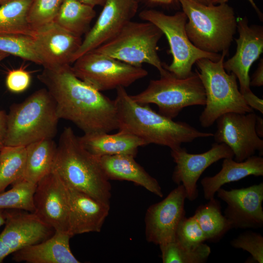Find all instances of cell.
Wrapping results in <instances>:
<instances>
[{
    "label": "cell",
    "mask_w": 263,
    "mask_h": 263,
    "mask_svg": "<svg viewBox=\"0 0 263 263\" xmlns=\"http://www.w3.org/2000/svg\"><path fill=\"white\" fill-rule=\"evenodd\" d=\"M38 78L53 98L59 119L72 122L84 133L118 130L114 100L78 78L71 65L44 68Z\"/></svg>",
    "instance_id": "6da1fadb"
},
{
    "label": "cell",
    "mask_w": 263,
    "mask_h": 263,
    "mask_svg": "<svg viewBox=\"0 0 263 263\" xmlns=\"http://www.w3.org/2000/svg\"><path fill=\"white\" fill-rule=\"evenodd\" d=\"M114 101L118 130L137 136L146 145L154 144L174 150L183 143L213 136L212 133L198 131L186 122L174 121L156 112L149 105L136 102L124 87L116 89Z\"/></svg>",
    "instance_id": "7a4b0ae2"
},
{
    "label": "cell",
    "mask_w": 263,
    "mask_h": 263,
    "mask_svg": "<svg viewBox=\"0 0 263 263\" xmlns=\"http://www.w3.org/2000/svg\"><path fill=\"white\" fill-rule=\"evenodd\" d=\"M53 170L67 186L110 204L112 187L98 157L82 146L70 127L60 135Z\"/></svg>",
    "instance_id": "3957f363"
},
{
    "label": "cell",
    "mask_w": 263,
    "mask_h": 263,
    "mask_svg": "<svg viewBox=\"0 0 263 263\" xmlns=\"http://www.w3.org/2000/svg\"><path fill=\"white\" fill-rule=\"evenodd\" d=\"M59 119L50 94L46 88L40 89L10 107L4 146H26L40 140L53 139Z\"/></svg>",
    "instance_id": "277c9868"
},
{
    "label": "cell",
    "mask_w": 263,
    "mask_h": 263,
    "mask_svg": "<svg viewBox=\"0 0 263 263\" xmlns=\"http://www.w3.org/2000/svg\"><path fill=\"white\" fill-rule=\"evenodd\" d=\"M186 15L187 35L199 49L219 54L227 51L237 30L233 8L226 3L206 5L192 0H178Z\"/></svg>",
    "instance_id": "5b68a950"
},
{
    "label": "cell",
    "mask_w": 263,
    "mask_h": 263,
    "mask_svg": "<svg viewBox=\"0 0 263 263\" xmlns=\"http://www.w3.org/2000/svg\"><path fill=\"white\" fill-rule=\"evenodd\" d=\"M227 53L223 51L217 61L203 58L195 63L198 68L195 71L206 94L205 107L199 119L204 128L212 126L219 117L226 113L253 112L238 89L236 75L226 72L224 67V58Z\"/></svg>",
    "instance_id": "8992f818"
},
{
    "label": "cell",
    "mask_w": 263,
    "mask_h": 263,
    "mask_svg": "<svg viewBox=\"0 0 263 263\" xmlns=\"http://www.w3.org/2000/svg\"><path fill=\"white\" fill-rule=\"evenodd\" d=\"M163 35L151 22L131 21L115 36L93 50L134 66L149 64L163 75L168 71L157 54V44Z\"/></svg>",
    "instance_id": "52a82bcc"
},
{
    "label": "cell",
    "mask_w": 263,
    "mask_h": 263,
    "mask_svg": "<svg viewBox=\"0 0 263 263\" xmlns=\"http://www.w3.org/2000/svg\"><path fill=\"white\" fill-rule=\"evenodd\" d=\"M131 96L139 104H155L158 113L172 119L186 107L205 106L206 103L204 88L196 71L183 78L168 71L159 79L150 80L142 92Z\"/></svg>",
    "instance_id": "ba28073f"
},
{
    "label": "cell",
    "mask_w": 263,
    "mask_h": 263,
    "mask_svg": "<svg viewBox=\"0 0 263 263\" xmlns=\"http://www.w3.org/2000/svg\"><path fill=\"white\" fill-rule=\"evenodd\" d=\"M139 17L156 26L166 37L172 61L169 65L163 63V66L176 77L189 76L192 73V66L199 59L206 58L214 61L220 59L222 55L203 51L191 43L186 33L188 18L183 11L168 15L154 9H146Z\"/></svg>",
    "instance_id": "9c48e42d"
},
{
    "label": "cell",
    "mask_w": 263,
    "mask_h": 263,
    "mask_svg": "<svg viewBox=\"0 0 263 263\" xmlns=\"http://www.w3.org/2000/svg\"><path fill=\"white\" fill-rule=\"evenodd\" d=\"M72 69L80 79L98 91L127 87L146 76L142 66L132 65L92 50L73 63Z\"/></svg>",
    "instance_id": "30bf717a"
},
{
    "label": "cell",
    "mask_w": 263,
    "mask_h": 263,
    "mask_svg": "<svg viewBox=\"0 0 263 263\" xmlns=\"http://www.w3.org/2000/svg\"><path fill=\"white\" fill-rule=\"evenodd\" d=\"M257 115L254 112L246 113H228L216 121L217 130L213 134L215 142L224 143L233 151L234 159L242 162L254 155L257 150L263 154V140L257 134Z\"/></svg>",
    "instance_id": "8fae6325"
},
{
    "label": "cell",
    "mask_w": 263,
    "mask_h": 263,
    "mask_svg": "<svg viewBox=\"0 0 263 263\" xmlns=\"http://www.w3.org/2000/svg\"><path fill=\"white\" fill-rule=\"evenodd\" d=\"M5 210V226L0 234V263L10 254L42 242L55 232L35 212Z\"/></svg>",
    "instance_id": "7c38bea8"
},
{
    "label": "cell",
    "mask_w": 263,
    "mask_h": 263,
    "mask_svg": "<svg viewBox=\"0 0 263 263\" xmlns=\"http://www.w3.org/2000/svg\"><path fill=\"white\" fill-rule=\"evenodd\" d=\"M187 194L179 185L162 201L151 205L145 217V236L148 242L161 245L175 240L177 227L185 217Z\"/></svg>",
    "instance_id": "4fadbf2b"
},
{
    "label": "cell",
    "mask_w": 263,
    "mask_h": 263,
    "mask_svg": "<svg viewBox=\"0 0 263 263\" xmlns=\"http://www.w3.org/2000/svg\"><path fill=\"white\" fill-rule=\"evenodd\" d=\"M34 212L55 231L68 233L69 201L67 185L54 170L37 184Z\"/></svg>",
    "instance_id": "5bb4252c"
},
{
    "label": "cell",
    "mask_w": 263,
    "mask_h": 263,
    "mask_svg": "<svg viewBox=\"0 0 263 263\" xmlns=\"http://www.w3.org/2000/svg\"><path fill=\"white\" fill-rule=\"evenodd\" d=\"M140 0H106L95 23L82 40L72 63L115 36L136 15Z\"/></svg>",
    "instance_id": "9a60e30c"
},
{
    "label": "cell",
    "mask_w": 263,
    "mask_h": 263,
    "mask_svg": "<svg viewBox=\"0 0 263 263\" xmlns=\"http://www.w3.org/2000/svg\"><path fill=\"white\" fill-rule=\"evenodd\" d=\"M170 155L176 164L172 180L177 185L184 186L187 199L190 201L198 196L197 182L206 169L221 159L234 158L233 151L228 146L216 142L212 145L211 149L202 153H189L181 147L171 150Z\"/></svg>",
    "instance_id": "2e32d148"
},
{
    "label": "cell",
    "mask_w": 263,
    "mask_h": 263,
    "mask_svg": "<svg viewBox=\"0 0 263 263\" xmlns=\"http://www.w3.org/2000/svg\"><path fill=\"white\" fill-rule=\"evenodd\" d=\"M32 37L41 65L47 69L71 65L82 41L54 21L34 30Z\"/></svg>",
    "instance_id": "e0dca14e"
},
{
    "label": "cell",
    "mask_w": 263,
    "mask_h": 263,
    "mask_svg": "<svg viewBox=\"0 0 263 263\" xmlns=\"http://www.w3.org/2000/svg\"><path fill=\"white\" fill-rule=\"evenodd\" d=\"M217 197L227 207L224 216L233 228H258L263 225V183L227 190L222 188Z\"/></svg>",
    "instance_id": "ac0fdd59"
},
{
    "label": "cell",
    "mask_w": 263,
    "mask_h": 263,
    "mask_svg": "<svg viewBox=\"0 0 263 263\" xmlns=\"http://www.w3.org/2000/svg\"><path fill=\"white\" fill-rule=\"evenodd\" d=\"M239 37L235 39L237 49L235 55L224 61L223 66L228 73L234 74L238 79L240 91L243 96L252 93L250 88L249 72L252 64L263 51V28L248 25L246 17L237 20Z\"/></svg>",
    "instance_id": "d6986e66"
},
{
    "label": "cell",
    "mask_w": 263,
    "mask_h": 263,
    "mask_svg": "<svg viewBox=\"0 0 263 263\" xmlns=\"http://www.w3.org/2000/svg\"><path fill=\"white\" fill-rule=\"evenodd\" d=\"M69 201L68 234L99 232L109 215L110 205L68 186Z\"/></svg>",
    "instance_id": "ffe728a7"
},
{
    "label": "cell",
    "mask_w": 263,
    "mask_h": 263,
    "mask_svg": "<svg viewBox=\"0 0 263 263\" xmlns=\"http://www.w3.org/2000/svg\"><path fill=\"white\" fill-rule=\"evenodd\" d=\"M71 238L68 233L55 231L46 240L14 252L13 260L28 263H79L70 247Z\"/></svg>",
    "instance_id": "44dd1931"
},
{
    "label": "cell",
    "mask_w": 263,
    "mask_h": 263,
    "mask_svg": "<svg viewBox=\"0 0 263 263\" xmlns=\"http://www.w3.org/2000/svg\"><path fill=\"white\" fill-rule=\"evenodd\" d=\"M134 157L131 155L119 154L102 156L98 158L109 180L132 182L162 197L163 193L158 182L134 160Z\"/></svg>",
    "instance_id": "7402d4cb"
},
{
    "label": "cell",
    "mask_w": 263,
    "mask_h": 263,
    "mask_svg": "<svg viewBox=\"0 0 263 263\" xmlns=\"http://www.w3.org/2000/svg\"><path fill=\"white\" fill-rule=\"evenodd\" d=\"M263 175V158L252 155L242 162L233 158L223 159L221 170L212 176H206L201 181L205 199L214 198L217 190L227 183L240 180L248 176Z\"/></svg>",
    "instance_id": "603a6c76"
},
{
    "label": "cell",
    "mask_w": 263,
    "mask_h": 263,
    "mask_svg": "<svg viewBox=\"0 0 263 263\" xmlns=\"http://www.w3.org/2000/svg\"><path fill=\"white\" fill-rule=\"evenodd\" d=\"M82 146L97 157L119 154L135 157L138 148L147 145L141 138L129 132L118 130L116 133L94 132L79 137Z\"/></svg>",
    "instance_id": "cb8c5ba5"
},
{
    "label": "cell",
    "mask_w": 263,
    "mask_h": 263,
    "mask_svg": "<svg viewBox=\"0 0 263 263\" xmlns=\"http://www.w3.org/2000/svg\"><path fill=\"white\" fill-rule=\"evenodd\" d=\"M26 157L22 179L34 184L53 170L57 144L53 139L40 140L26 146Z\"/></svg>",
    "instance_id": "d4e9b609"
},
{
    "label": "cell",
    "mask_w": 263,
    "mask_h": 263,
    "mask_svg": "<svg viewBox=\"0 0 263 263\" xmlns=\"http://www.w3.org/2000/svg\"><path fill=\"white\" fill-rule=\"evenodd\" d=\"M94 8L78 0H64L54 22L69 32L81 37L90 29L95 17Z\"/></svg>",
    "instance_id": "484cf974"
},
{
    "label": "cell",
    "mask_w": 263,
    "mask_h": 263,
    "mask_svg": "<svg viewBox=\"0 0 263 263\" xmlns=\"http://www.w3.org/2000/svg\"><path fill=\"white\" fill-rule=\"evenodd\" d=\"M33 0H14L0 6V36H31L27 20Z\"/></svg>",
    "instance_id": "4316f807"
},
{
    "label": "cell",
    "mask_w": 263,
    "mask_h": 263,
    "mask_svg": "<svg viewBox=\"0 0 263 263\" xmlns=\"http://www.w3.org/2000/svg\"><path fill=\"white\" fill-rule=\"evenodd\" d=\"M196 208L193 216L203 230L207 241L218 242L232 226L221 212L220 202L214 198Z\"/></svg>",
    "instance_id": "83f0119b"
},
{
    "label": "cell",
    "mask_w": 263,
    "mask_h": 263,
    "mask_svg": "<svg viewBox=\"0 0 263 263\" xmlns=\"http://www.w3.org/2000/svg\"><path fill=\"white\" fill-rule=\"evenodd\" d=\"M26 157V146H4L0 150V193L22 179Z\"/></svg>",
    "instance_id": "f1b7e54d"
},
{
    "label": "cell",
    "mask_w": 263,
    "mask_h": 263,
    "mask_svg": "<svg viewBox=\"0 0 263 263\" xmlns=\"http://www.w3.org/2000/svg\"><path fill=\"white\" fill-rule=\"evenodd\" d=\"M159 246L163 263H204L211 253L210 247L204 243L187 247L174 240Z\"/></svg>",
    "instance_id": "f546056e"
},
{
    "label": "cell",
    "mask_w": 263,
    "mask_h": 263,
    "mask_svg": "<svg viewBox=\"0 0 263 263\" xmlns=\"http://www.w3.org/2000/svg\"><path fill=\"white\" fill-rule=\"evenodd\" d=\"M11 189L0 193V209H14L34 212V196L37 184L19 180Z\"/></svg>",
    "instance_id": "4dcf8cb0"
},
{
    "label": "cell",
    "mask_w": 263,
    "mask_h": 263,
    "mask_svg": "<svg viewBox=\"0 0 263 263\" xmlns=\"http://www.w3.org/2000/svg\"><path fill=\"white\" fill-rule=\"evenodd\" d=\"M64 0H33L27 20L33 31L54 21Z\"/></svg>",
    "instance_id": "1f68e13d"
},
{
    "label": "cell",
    "mask_w": 263,
    "mask_h": 263,
    "mask_svg": "<svg viewBox=\"0 0 263 263\" xmlns=\"http://www.w3.org/2000/svg\"><path fill=\"white\" fill-rule=\"evenodd\" d=\"M0 51L41 65L31 36H0Z\"/></svg>",
    "instance_id": "d6a6232c"
},
{
    "label": "cell",
    "mask_w": 263,
    "mask_h": 263,
    "mask_svg": "<svg viewBox=\"0 0 263 263\" xmlns=\"http://www.w3.org/2000/svg\"><path fill=\"white\" fill-rule=\"evenodd\" d=\"M175 240L180 244L194 247L207 241L206 236L195 217H184L180 221Z\"/></svg>",
    "instance_id": "836d02e7"
},
{
    "label": "cell",
    "mask_w": 263,
    "mask_h": 263,
    "mask_svg": "<svg viewBox=\"0 0 263 263\" xmlns=\"http://www.w3.org/2000/svg\"><path fill=\"white\" fill-rule=\"evenodd\" d=\"M231 245L247 251L253 261L263 263V237L261 234L248 230L240 234L230 242Z\"/></svg>",
    "instance_id": "e575fe53"
},
{
    "label": "cell",
    "mask_w": 263,
    "mask_h": 263,
    "mask_svg": "<svg viewBox=\"0 0 263 263\" xmlns=\"http://www.w3.org/2000/svg\"><path fill=\"white\" fill-rule=\"evenodd\" d=\"M6 86L11 92L19 93L25 91L30 86L31 75L22 68L13 69L7 74Z\"/></svg>",
    "instance_id": "d590c367"
},
{
    "label": "cell",
    "mask_w": 263,
    "mask_h": 263,
    "mask_svg": "<svg viewBox=\"0 0 263 263\" xmlns=\"http://www.w3.org/2000/svg\"><path fill=\"white\" fill-rule=\"evenodd\" d=\"M244 98L252 109L259 111L263 113V100L256 96L253 92L244 95Z\"/></svg>",
    "instance_id": "8d00e7d4"
},
{
    "label": "cell",
    "mask_w": 263,
    "mask_h": 263,
    "mask_svg": "<svg viewBox=\"0 0 263 263\" xmlns=\"http://www.w3.org/2000/svg\"><path fill=\"white\" fill-rule=\"evenodd\" d=\"M263 85V61L262 59L250 80V85L260 87Z\"/></svg>",
    "instance_id": "74e56055"
},
{
    "label": "cell",
    "mask_w": 263,
    "mask_h": 263,
    "mask_svg": "<svg viewBox=\"0 0 263 263\" xmlns=\"http://www.w3.org/2000/svg\"><path fill=\"white\" fill-rule=\"evenodd\" d=\"M7 128V113L0 108V150L4 146Z\"/></svg>",
    "instance_id": "f35d334b"
},
{
    "label": "cell",
    "mask_w": 263,
    "mask_h": 263,
    "mask_svg": "<svg viewBox=\"0 0 263 263\" xmlns=\"http://www.w3.org/2000/svg\"><path fill=\"white\" fill-rule=\"evenodd\" d=\"M255 129L257 135L260 137H263V119L258 115L257 116Z\"/></svg>",
    "instance_id": "ab89813d"
},
{
    "label": "cell",
    "mask_w": 263,
    "mask_h": 263,
    "mask_svg": "<svg viewBox=\"0 0 263 263\" xmlns=\"http://www.w3.org/2000/svg\"><path fill=\"white\" fill-rule=\"evenodd\" d=\"M81 2L94 7L96 6H103L106 0H78Z\"/></svg>",
    "instance_id": "60d3db41"
},
{
    "label": "cell",
    "mask_w": 263,
    "mask_h": 263,
    "mask_svg": "<svg viewBox=\"0 0 263 263\" xmlns=\"http://www.w3.org/2000/svg\"><path fill=\"white\" fill-rule=\"evenodd\" d=\"M228 0H213V4H214V5H216V4H218L223 3H226V2ZM248 0L250 2V3L252 5V6L254 8V9L257 12L259 16H261L262 13H261L259 9H258V8L256 6V5L255 3L254 0Z\"/></svg>",
    "instance_id": "b9f144b4"
},
{
    "label": "cell",
    "mask_w": 263,
    "mask_h": 263,
    "mask_svg": "<svg viewBox=\"0 0 263 263\" xmlns=\"http://www.w3.org/2000/svg\"><path fill=\"white\" fill-rule=\"evenodd\" d=\"M6 218L5 210L0 209V227L4 224Z\"/></svg>",
    "instance_id": "7bdbcfd3"
},
{
    "label": "cell",
    "mask_w": 263,
    "mask_h": 263,
    "mask_svg": "<svg viewBox=\"0 0 263 263\" xmlns=\"http://www.w3.org/2000/svg\"><path fill=\"white\" fill-rule=\"evenodd\" d=\"M148 0L154 3L168 4H170L172 3L174 0Z\"/></svg>",
    "instance_id": "ee69618b"
},
{
    "label": "cell",
    "mask_w": 263,
    "mask_h": 263,
    "mask_svg": "<svg viewBox=\"0 0 263 263\" xmlns=\"http://www.w3.org/2000/svg\"><path fill=\"white\" fill-rule=\"evenodd\" d=\"M197 2L200 3L201 4L206 5H210L213 4V0H192Z\"/></svg>",
    "instance_id": "f6af8a7d"
},
{
    "label": "cell",
    "mask_w": 263,
    "mask_h": 263,
    "mask_svg": "<svg viewBox=\"0 0 263 263\" xmlns=\"http://www.w3.org/2000/svg\"><path fill=\"white\" fill-rule=\"evenodd\" d=\"M9 55H10L7 53L0 51V62L8 56Z\"/></svg>",
    "instance_id": "bcb514c9"
},
{
    "label": "cell",
    "mask_w": 263,
    "mask_h": 263,
    "mask_svg": "<svg viewBox=\"0 0 263 263\" xmlns=\"http://www.w3.org/2000/svg\"><path fill=\"white\" fill-rule=\"evenodd\" d=\"M14 0H0V6L11 1Z\"/></svg>",
    "instance_id": "7dc6e473"
}]
</instances>
